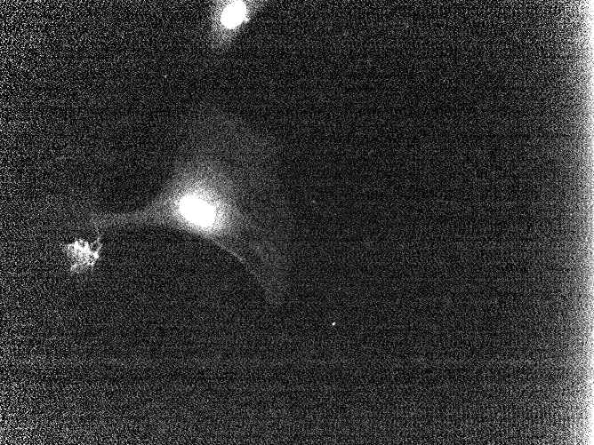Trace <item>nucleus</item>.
Returning a JSON list of instances; mask_svg holds the SVG:
<instances>
[{
  "instance_id": "1",
  "label": "nucleus",
  "mask_w": 594,
  "mask_h": 445,
  "mask_svg": "<svg viewBox=\"0 0 594 445\" xmlns=\"http://www.w3.org/2000/svg\"><path fill=\"white\" fill-rule=\"evenodd\" d=\"M192 147L162 192L126 212L90 213L84 228L156 226L185 232L248 263L263 256L269 149L239 116L210 107L200 116Z\"/></svg>"
},
{
  "instance_id": "2",
  "label": "nucleus",
  "mask_w": 594,
  "mask_h": 445,
  "mask_svg": "<svg viewBox=\"0 0 594 445\" xmlns=\"http://www.w3.org/2000/svg\"><path fill=\"white\" fill-rule=\"evenodd\" d=\"M208 27L210 45L219 54L228 52L247 26L263 9L257 0H216L211 2Z\"/></svg>"
}]
</instances>
